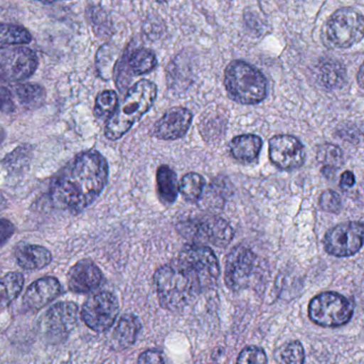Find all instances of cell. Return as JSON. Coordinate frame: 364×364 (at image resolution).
<instances>
[{
	"label": "cell",
	"mask_w": 364,
	"mask_h": 364,
	"mask_svg": "<svg viewBox=\"0 0 364 364\" xmlns=\"http://www.w3.org/2000/svg\"><path fill=\"white\" fill-rule=\"evenodd\" d=\"M225 86L228 95L244 105L262 103L268 95V82L264 74L242 60H234L228 65Z\"/></svg>",
	"instance_id": "4"
},
{
	"label": "cell",
	"mask_w": 364,
	"mask_h": 364,
	"mask_svg": "<svg viewBox=\"0 0 364 364\" xmlns=\"http://www.w3.org/2000/svg\"><path fill=\"white\" fill-rule=\"evenodd\" d=\"M355 176L353 171H345L344 173L341 176L340 187L343 191H347V189L351 188L355 185Z\"/></svg>",
	"instance_id": "37"
},
{
	"label": "cell",
	"mask_w": 364,
	"mask_h": 364,
	"mask_svg": "<svg viewBox=\"0 0 364 364\" xmlns=\"http://www.w3.org/2000/svg\"><path fill=\"white\" fill-rule=\"evenodd\" d=\"M205 180L200 174L191 172L185 174L178 185V191L182 193L183 198L188 202H198L201 199L203 193Z\"/></svg>",
	"instance_id": "26"
},
{
	"label": "cell",
	"mask_w": 364,
	"mask_h": 364,
	"mask_svg": "<svg viewBox=\"0 0 364 364\" xmlns=\"http://www.w3.org/2000/svg\"><path fill=\"white\" fill-rule=\"evenodd\" d=\"M364 36L363 16L353 8L336 10L327 22V37L330 43L346 50L360 43Z\"/></svg>",
	"instance_id": "7"
},
{
	"label": "cell",
	"mask_w": 364,
	"mask_h": 364,
	"mask_svg": "<svg viewBox=\"0 0 364 364\" xmlns=\"http://www.w3.org/2000/svg\"><path fill=\"white\" fill-rule=\"evenodd\" d=\"M353 306L346 297L334 291L315 296L309 304V317L321 327H340L350 321Z\"/></svg>",
	"instance_id": "6"
},
{
	"label": "cell",
	"mask_w": 364,
	"mask_h": 364,
	"mask_svg": "<svg viewBox=\"0 0 364 364\" xmlns=\"http://www.w3.org/2000/svg\"><path fill=\"white\" fill-rule=\"evenodd\" d=\"M268 152L272 165L284 171L298 169L306 161V149L295 136H274L269 140Z\"/></svg>",
	"instance_id": "14"
},
{
	"label": "cell",
	"mask_w": 364,
	"mask_h": 364,
	"mask_svg": "<svg viewBox=\"0 0 364 364\" xmlns=\"http://www.w3.org/2000/svg\"><path fill=\"white\" fill-rule=\"evenodd\" d=\"M16 110V104H14L12 93L9 89L0 86V112L10 114Z\"/></svg>",
	"instance_id": "35"
},
{
	"label": "cell",
	"mask_w": 364,
	"mask_h": 364,
	"mask_svg": "<svg viewBox=\"0 0 364 364\" xmlns=\"http://www.w3.org/2000/svg\"><path fill=\"white\" fill-rule=\"evenodd\" d=\"M114 56L112 46H103L100 48L95 58L97 72L103 78H109L112 69L114 67Z\"/></svg>",
	"instance_id": "31"
},
{
	"label": "cell",
	"mask_w": 364,
	"mask_h": 364,
	"mask_svg": "<svg viewBox=\"0 0 364 364\" xmlns=\"http://www.w3.org/2000/svg\"><path fill=\"white\" fill-rule=\"evenodd\" d=\"M157 97L154 82L141 80L127 91L122 104L117 108L106 124L105 135L109 140H118L125 135L149 110Z\"/></svg>",
	"instance_id": "3"
},
{
	"label": "cell",
	"mask_w": 364,
	"mask_h": 364,
	"mask_svg": "<svg viewBox=\"0 0 364 364\" xmlns=\"http://www.w3.org/2000/svg\"><path fill=\"white\" fill-rule=\"evenodd\" d=\"M178 231L191 240L210 242L225 248L233 240L234 231L230 223L217 216H208L181 223Z\"/></svg>",
	"instance_id": "8"
},
{
	"label": "cell",
	"mask_w": 364,
	"mask_h": 364,
	"mask_svg": "<svg viewBox=\"0 0 364 364\" xmlns=\"http://www.w3.org/2000/svg\"><path fill=\"white\" fill-rule=\"evenodd\" d=\"M276 364H304V349L298 341L287 343L274 353Z\"/></svg>",
	"instance_id": "28"
},
{
	"label": "cell",
	"mask_w": 364,
	"mask_h": 364,
	"mask_svg": "<svg viewBox=\"0 0 364 364\" xmlns=\"http://www.w3.org/2000/svg\"><path fill=\"white\" fill-rule=\"evenodd\" d=\"M362 73H363V67H360L359 69V73H358V82H359V86L362 88V80H363V75H362Z\"/></svg>",
	"instance_id": "39"
},
{
	"label": "cell",
	"mask_w": 364,
	"mask_h": 364,
	"mask_svg": "<svg viewBox=\"0 0 364 364\" xmlns=\"http://www.w3.org/2000/svg\"><path fill=\"white\" fill-rule=\"evenodd\" d=\"M23 287L24 276L21 272H9L0 280V313L18 297Z\"/></svg>",
	"instance_id": "23"
},
{
	"label": "cell",
	"mask_w": 364,
	"mask_h": 364,
	"mask_svg": "<svg viewBox=\"0 0 364 364\" xmlns=\"http://www.w3.org/2000/svg\"><path fill=\"white\" fill-rule=\"evenodd\" d=\"M263 146V140L257 135L245 134L236 136L229 144L230 153L240 163H253L257 161Z\"/></svg>",
	"instance_id": "19"
},
{
	"label": "cell",
	"mask_w": 364,
	"mask_h": 364,
	"mask_svg": "<svg viewBox=\"0 0 364 364\" xmlns=\"http://www.w3.org/2000/svg\"><path fill=\"white\" fill-rule=\"evenodd\" d=\"M118 107V95L114 91L106 90L97 95L95 101V114L99 119H108L114 114Z\"/></svg>",
	"instance_id": "30"
},
{
	"label": "cell",
	"mask_w": 364,
	"mask_h": 364,
	"mask_svg": "<svg viewBox=\"0 0 364 364\" xmlns=\"http://www.w3.org/2000/svg\"><path fill=\"white\" fill-rule=\"evenodd\" d=\"M120 306L110 291H100L90 296L82 306V321L93 331L104 332L112 327L118 317Z\"/></svg>",
	"instance_id": "9"
},
{
	"label": "cell",
	"mask_w": 364,
	"mask_h": 364,
	"mask_svg": "<svg viewBox=\"0 0 364 364\" xmlns=\"http://www.w3.org/2000/svg\"><path fill=\"white\" fill-rule=\"evenodd\" d=\"M77 321V304L61 301L48 309L42 321V329L50 342L60 343L75 329Z\"/></svg>",
	"instance_id": "12"
},
{
	"label": "cell",
	"mask_w": 364,
	"mask_h": 364,
	"mask_svg": "<svg viewBox=\"0 0 364 364\" xmlns=\"http://www.w3.org/2000/svg\"><path fill=\"white\" fill-rule=\"evenodd\" d=\"M316 159L323 167L338 169L344 164L342 149L333 144H323L317 148Z\"/></svg>",
	"instance_id": "29"
},
{
	"label": "cell",
	"mask_w": 364,
	"mask_h": 364,
	"mask_svg": "<svg viewBox=\"0 0 364 364\" xmlns=\"http://www.w3.org/2000/svg\"><path fill=\"white\" fill-rule=\"evenodd\" d=\"M7 206V202H6L5 198L0 195V210H5Z\"/></svg>",
	"instance_id": "40"
},
{
	"label": "cell",
	"mask_w": 364,
	"mask_h": 364,
	"mask_svg": "<svg viewBox=\"0 0 364 364\" xmlns=\"http://www.w3.org/2000/svg\"><path fill=\"white\" fill-rule=\"evenodd\" d=\"M31 35L24 27L18 25L0 24V50L8 46L26 44L31 41Z\"/></svg>",
	"instance_id": "27"
},
{
	"label": "cell",
	"mask_w": 364,
	"mask_h": 364,
	"mask_svg": "<svg viewBox=\"0 0 364 364\" xmlns=\"http://www.w3.org/2000/svg\"><path fill=\"white\" fill-rule=\"evenodd\" d=\"M319 206L325 212L338 214L343 206L341 196L334 191H323L319 197Z\"/></svg>",
	"instance_id": "33"
},
{
	"label": "cell",
	"mask_w": 364,
	"mask_h": 364,
	"mask_svg": "<svg viewBox=\"0 0 364 364\" xmlns=\"http://www.w3.org/2000/svg\"><path fill=\"white\" fill-rule=\"evenodd\" d=\"M157 191L164 203L170 205L176 202L178 195V176L167 165L159 166L156 172Z\"/></svg>",
	"instance_id": "22"
},
{
	"label": "cell",
	"mask_w": 364,
	"mask_h": 364,
	"mask_svg": "<svg viewBox=\"0 0 364 364\" xmlns=\"http://www.w3.org/2000/svg\"><path fill=\"white\" fill-rule=\"evenodd\" d=\"M178 263L196 279L201 291L212 289L218 280L220 268L214 251L199 244L187 245L180 252Z\"/></svg>",
	"instance_id": "5"
},
{
	"label": "cell",
	"mask_w": 364,
	"mask_h": 364,
	"mask_svg": "<svg viewBox=\"0 0 364 364\" xmlns=\"http://www.w3.org/2000/svg\"><path fill=\"white\" fill-rule=\"evenodd\" d=\"M14 225L7 219H0V247L5 245L14 233Z\"/></svg>",
	"instance_id": "36"
},
{
	"label": "cell",
	"mask_w": 364,
	"mask_h": 364,
	"mask_svg": "<svg viewBox=\"0 0 364 364\" xmlns=\"http://www.w3.org/2000/svg\"><path fill=\"white\" fill-rule=\"evenodd\" d=\"M103 274L90 259L77 262L69 272V287L73 293L87 294L101 285Z\"/></svg>",
	"instance_id": "17"
},
{
	"label": "cell",
	"mask_w": 364,
	"mask_h": 364,
	"mask_svg": "<svg viewBox=\"0 0 364 364\" xmlns=\"http://www.w3.org/2000/svg\"><path fill=\"white\" fill-rule=\"evenodd\" d=\"M108 173L107 161L101 153L91 150L77 155L53 182V202L73 214L82 212L100 197Z\"/></svg>",
	"instance_id": "1"
},
{
	"label": "cell",
	"mask_w": 364,
	"mask_h": 364,
	"mask_svg": "<svg viewBox=\"0 0 364 364\" xmlns=\"http://www.w3.org/2000/svg\"><path fill=\"white\" fill-rule=\"evenodd\" d=\"M38 67V58L27 48H12L0 50V80L20 82L31 77Z\"/></svg>",
	"instance_id": "13"
},
{
	"label": "cell",
	"mask_w": 364,
	"mask_h": 364,
	"mask_svg": "<svg viewBox=\"0 0 364 364\" xmlns=\"http://www.w3.org/2000/svg\"><path fill=\"white\" fill-rule=\"evenodd\" d=\"M321 171L325 178H327L328 180H332V178H334V176H336V170L331 169V168L323 167L321 168Z\"/></svg>",
	"instance_id": "38"
},
{
	"label": "cell",
	"mask_w": 364,
	"mask_h": 364,
	"mask_svg": "<svg viewBox=\"0 0 364 364\" xmlns=\"http://www.w3.org/2000/svg\"><path fill=\"white\" fill-rule=\"evenodd\" d=\"M16 261L26 270L41 269L53 261L52 253L46 247L39 245H22L16 251Z\"/></svg>",
	"instance_id": "20"
},
{
	"label": "cell",
	"mask_w": 364,
	"mask_h": 364,
	"mask_svg": "<svg viewBox=\"0 0 364 364\" xmlns=\"http://www.w3.org/2000/svg\"><path fill=\"white\" fill-rule=\"evenodd\" d=\"M127 65L135 75H144L156 68L157 59L152 50L138 48L129 55Z\"/></svg>",
	"instance_id": "24"
},
{
	"label": "cell",
	"mask_w": 364,
	"mask_h": 364,
	"mask_svg": "<svg viewBox=\"0 0 364 364\" xmlns=\"http://www.w3.org/2000/svg\"><path fill=\"white\" fill-rule=\"evenodd\" d=\"M141 328V321L136 315H123L112 332V348L116 350H123V349L132 346L137 340Z\"/></svg>",
	"instance_id": "18"
},
{
	"label": "cell",
	"mask_w": 364,
	"mask_h": 364,
	"mask_svg": "<svg viewBox=\"0 0 364 364\" xmlns=\"http://www.w3.org/2000/svg\"><path fill=\"white\" fill-rule=\"evenodd\" d=\"M191 110L185 107H173L165 112L153 127V135L159 140L173 141L186 135L193 123Z\"/></svg>",
	"instance_id": "15"
},
{
	"label": "cell",
	"mask_w": 364,
	"mask_h": 364,
	"mask_svg": "<svg viewBox=\"0 0 364 364\" xmlns=\"http://www.w3.org/2000/svg\"><path fill=\"white\" fill-rule=\"evenodd\" d=\"M6 137V133L5 131H4L3 127H0V144L4 141V139H5Z\"/></svg>",
	"instance_id": "41"
},
{
	"label": "cell",
	"mask_w": 364,
	"mask_h": 364,
	"mask_svg": "<svg viewBox=\"0 0 364 364\" xmlns=\"http://www.w3.org/2000/svg\"><path fill=\"white\" fill-rule=\"evenodd\" d=\"M257 265L259 259L251 249L245 246L235 247L225 262V284L234 291L247 289L252 281Z\"/></svg>",
	"instance_id": "10"
},
{
	"label": "cell",
	"mask_w": 364,
	"mask_h": 364,
	"mask_svg": "<svg viewBox=\"0 0 364 364\" xmlns=\"http://www.w3.org/2000/svg\"><path fill=\"white\" fill-rule=\"evenodd\" d=\"M61 284L54 277L39 279L29 285L23 297V304L28 310L39 311L60 295Z\"/></svg>",
	"instance_id": "16"
},
{
	"label": "cell",
	"mask_w": 364,
	"mask_h": 364,
	"mask_svg": "<svg viewBox=\"0 0 364 364\" xmlns=\"http://www.w3.org/2000/svg\"><path fill=\"white\" fill-rule=\"evenodd\" d=\"M18 102L27 109L39 108L46 101V90L39 85L24 84L16 88Z\"/></svg>",
	"instance_id": "25"
},
{
	"label": "cell",
	"mask_w": 364,
	"mask_h": 364,
	"mask_svg": "<svg viewBox=\"0 0 364 364\" xmlns=\"http://www.w3.org/2000/svg\"><path fill=\"white\" fill-rule=\"evenodd\" d=\"M346 69L342 63L330 59L323 61L318 68V82L328 90L342 88L346 82Z\"/></svg>",
	"instance_id": "21"
},
{
	"label": "cell",
	"mask_w": 364,
	"mask_h": 364,
	"mask_svg": "<svg viewBox=\"0 0 364 364\" xmlns=\"http://www.w3.org/2000/svg\"><path fill=\"white\" fill-rule=\"evenodd\" d=\"M236 364H267V355L259 347H246L238 355Z\"/></svg>",
	"instance_id": "32"
},
{
	"label": "cell",
	"mask_w": 364,
	"mask_h": 364,
	"mask_svg": "<svg viewBox=\"0 0 364 364\" xmlns=\"http://www.w3.org/2000/svg\"><path fill=\"white\" fill-rule=\"evenodd\" d=\"M363 223L349 221L330 229L323 238V246L329 255L347 257L359 252L363 246Z\"/></svg>",
	"instance_id": "11"
},
{
	"label": "cell",
	"mask_w": 364,
	"mask_h": 364,
	"mask_svg": "<svg viewBox=\"0 0 364 364\" xmlns=\"http://www.w3.org/2000/svg\"><path fill=\"white\" fill-rule=\"evenodd\" d=\"M154 283L161 308L171 312L182 311L202 293L196 279L178 261L159 268Z\"/></svg>",
	"instance_id": "2"
},
{
	"label": "cell",
	"mask_w": 364,
	"mask_h": 364,
	"mask_svg": "<svg viewBox=\"0 0 364 364\" xmlns=\"http://www.w3.org/2000/svg\"><path fill=\"white\" fill-rule=\"evenodd\" d=\"M137 364H169V362L163 351L149 349L139 355Z\"/></svg>",
	"instance_id": "34"
}]
</instances>
